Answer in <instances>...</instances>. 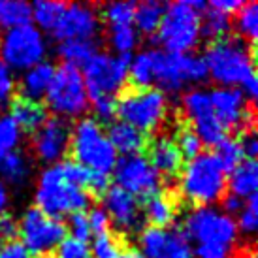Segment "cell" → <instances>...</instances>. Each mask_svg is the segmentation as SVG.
<instances>
[{
	"label": "cell",
	"instance_id": "cell-1",
	"mask_svg": "<svg viewBox=\"0 0 258 258\" xmlns=\"http://www.w3.org/2000/svg\"><path fill=\"white\" fill-rule=\"evenodd\" d=\"M181 232L188 241H196L194 256L230 258L237 239L236 219L215 208H194L183 221Z\"/></svg>",
	"mask_w": 258,
	"mask_h": 258
},
{
	"label": "cell",
	"instance_id": "cell-2",
	"mask_svg": "<svg viewBox=\"0 0 258 258\" xmlns=\"http://www.w3.org/2000/svg\"><path fill=\"white\" fill-rule=\"evenodd\" d=\"M208 78H213L221 87H239L245 79L256 74L254 45L237 36H224L209 43L204 55Z\"/></svg>",
	"mask_w": 258,
	"mask_h": 258
},
{
	"label": "cell",
	"instance_id": "cell-3",
	"mask_svg": "<svg viewBox=\"0 0 258 258\" xmlns=\"http://www.w3.org/2000/svg\"><path fill=\"white\" fill-rule=\"evenodd\" d=\"M181 194L196 208H209L224 196L226 190V172L217 160L215 153L202 151L179 173Z\"/></svg>",
	"mask_w": 258,
	"mask_h": 258
},
{
	"label": "cell",
	"instance_id": "cell-4",
	"mask_svg": "<svg viewBox=\"0 0 258 258\" xmlns=\"http://www.w3.org/2000/svg\"><path fill=\"white\" fill-rule=\"evenodd\" d=\"M91 206V194L68 183L58 164L45 168L36 185V208L47 217L62 221V217L85 213Z\"/></svg>",
	"mask_w": 258,
	"mask_h": 258
},
{
	"label": "cell",
	"instance_id": "cell-5",
	"mask_svg": "<svg viewBox=\"0 0 258 258\" xmlns=\"http://www.w3.org/2000/svg\"><path fill=\"white\" fill-rule=\"evenodd\" d=\"M72 160L91 172L109 175L113 172L119 155L109 144L102 124L94 117H81L70 132Z\"/></svg>",
	"mask_w": 258,
	"mask_h": 258
},
{
	"label": "cell",
	"instance_id": "cell-6",
	"mask_svg": "<svg viewBox=\"0 0 258 258\" xmlns=\"http://www.w3.org/2000/svg\"><path fill=\"white\" fill-rule=\"evenodd\" d=\"M151 72L155 89L162 93H179L190 83H202L208 79V68L204 58L194 53H166L162 49H149Z\"/></svg>",
	"mask_w": 258,
	"mask_h": 258
},
{
	"label": "cell",
	"instance_id": "cell-7",
	"mask_svg": "<svg viewBox=\"0 0 258 258\" xmlns=\"http://www.w3.org/2000/svg\"><path fill=\"white\" fill-rule=\"evenodd\" d=\"M168 113V98L155 87L149 89H126L115 98V117L140 132L157 130Z\"/></svg>",
	"mask_w": 258,
	"mask_h": 258
},
{
	"label": "cell",
	"instance_id": "cell-8",
	"mask_svg": "<svg viewBox=\"0 0 258 258\" xmlns=\"http://www.w3.org/2000/svg\"><path fill=\"white\" fill-rule=\"evenodd\" d=\"M157 42L164 45L166 53H190L200 42V12L190 0L168 4L157 30Z\"/></svg>",
	"mask_w": 258,
	"mask_h": 258
},
{
	"label": "cell",
	"instance_id": "cell-9",
	"mask_svg": "<svg viewBox=\"0 0 258 258\" xmlns=\"http://www.w3.org/2000/svg\"><path fill=\"white\" fill-rule=\"evenodd\" d=\"M47 108L57 117L62 119H76L81 117L89 109V96H87L85 81L81 76V68L62 62L55 66V76L51 87L45 94Z\"/></svg>",
	"mask_w": 258,
	"mask_h": 258
},
{
	"label": "cell",
	"instance_id": "cell-10",
	"mask_svg": "<svg viewBox=\"0 0 258 258\" xmlns=\"http://www.w3.org/2000/svg\"><path fill=\"white\" fill-rule=\"evenodd\" d=\"M45 53L47 42L42 30H38L32 23L6 30L0 40V62L8 70L27 72L29 68L42 62Z\"/></svg>",
	"mask_w": 258,
	"mask_h": 258
},
{
	"label": "cell",
	"instance_id": "cell-11",
	"mask_svg": "<svg viewBox=\"0 0 258 258\" xmlns=\"http://www.w3.org/2000/svg\"><path fill=\"white\" fill-rule=\"evenodd\" d=\"M130 55L96 53L89 62L83 64L81 76L85 81L89 100L96 96H115L122 91L128 81Z\"/></svg>",
	"mask_w": 258,
	"mask_h": 258
},
{
	"label": "cell",
	"instance_id": "cell-12",
	"mask_svg": "<svg viewBox=\"0 0 258 258\" xmlns=\"http://www.w3.org/2000/svg\"><path fill=\"white\" fill-rule=\"evenodd\" d=\"M68 230L58 219L47 217L38 208H29L19 221V237L25 249L34 258H53Z\"/></svg>",
	"mask_w": 258,
	"mask_h": 258
},
{
	"label": "cell",
	"instance_id": "cell-13",
	"mask_svg": "<svg viewBox=\"0 0 258 258\" xmlns=\"http://www.w3.org/2000/svg\"><path fill=\"white\" fill-rule=\"evenodd\" d=\"M213 113L221 126L226 130L247 134L254 132L256 115H254V104L247 100L243 93L236 87H219L213 93H209Z\"/></svg>",
	"mask_w": 258,
	"mask_h": 258
},
{
	"label": "cell",
	"instance_id": "cell-14",
	"mask_svg": "<svg viewBox=\"0 0 258 258\" xmlns=\"http://www.w3.org/2000/svg\"><path fill=\"white\" fill-rule=\"evenodd\" d=\"M113 173L115 186L132 194L138 202L147 200L160 188V175L155 172V168L149 164V160L144 155H128L117 158Z\"/></svg>",
	"mask_w": 258,
	"mask_h": 258
},
{
	"label": "cell",
	"instance_id": "cell-15",
	"mask_svg": "<svg viewBox=\"0 0 258 258\" xmlns=\"http://www.w3.org/2000/svg\"><path fill=\"white\" fill-rule=\"evenodd\" d=\"M138 243L145 258H194L192 245L181 228L145 226L140 232Z\"/></svg>",
	"mask_w": 258,
	"mask_h": 258
},
{
	"label": "cell",
	"instance_id": "cell-16",
	"mask_svg": "<svg viewBox=\"0 0 258 258\" xmlns=\"http://www.w3.org/2000/svg\"><path fill=\"white\" fill-rule=\"evenodd\" d=\"M70 122L62 117H47V121L34 132L32 151L45 164H57L70 149Z\"/></svg>",
	"mask_w": 258,
	"mask_h": 258
},
{
	"label": "cell",
	"instance_id": "cell-17",
	"mask_svg": "<svg viewBox=\"0 0 258 258\" xmlns=\"http://www.w3.org/2000/svg\"><path fill=\"white\" fill-rule=\"evenodd\" d=\"M100 29V15L93 6L68 4L58 25L51 32L58 43L68 40H96Z\"/></svg>",
	"mask_w": 258,
	"mask_h": 258
},
{
	"label": "cell",
	"instance_id": "cell-18",
	"mask_svg": "<svg viewBox=\"0 0 258 258\" xmlns=\"http://www.w3.org/2000/svg\"><path fill=\"white\" fill-rule=\"evenodd\" d=\"M102 196H104V209L111 219V224H115L121 232L136 230L142 224L140 202L132 194L124 192L119 186L109 185V188Z\"/></svg>",
	"mask_w": 258,
	"mask_h": 258
},
{
	"label": "cell",
	"instance_id": "cell-19",
	"mask_svg": "<svg viewBox=\"0 0 258 258\" xmlns=\"http://www.w3.org/2000/svg\"><path fill=\"white\" fill-rule=\"evenodd\" d=\"M147 160L149 164L155 168V172L166 177H173V175H179L181 168H183V157L177 151L173 140L164 136L155 138L151 144H147Z\"/></svg>",
	"mask_w": 258,
	"mask_h": 258
},
{
	"label": "cell",
	"instance_id": "cell-20",
	"mask_svg": "<svg viewBox=\"0 0 258 258\" xmlns=\"http://www.w3.org/2000/svg\"><path fill=\"white\" fill-rule=\"evenodd\" d=\"M108 136L109 144L115 149V153L122 157L128 155H142V151L147 147V136L144 132H140L138 128L130 126L122 121H111L108 124Z\"/></svg>",
	"mask_w": 258,
	"mask_h": 258
},
{
	"label": "cell",
	"instance_id": "cell-21",
	"mask_svg": "<svg viewBox=\"0 0 258 258\" xmlns=\"http://www.w3.org/2000/svg\"><path fill=\"white\" fill-rule=\"evenodd\" d=\"M10 119L17 124V128L21 132L34 134L47 121V109L42 102L27 100L23 96H17L10 102Z\"/></svg>",
	"mask_w": 258,
	"mask_h": 258
},
{
	"label": "cell",
	"instance_id": "cell-22",
	"mask_svg": "<svg viewBox=\"0 0 258 258\" xmlns=\"http://www.w3.org/2000/svg\"><path fill=\"white\" fill-rule=\"evenodd\" d=\"M55 76V64L42 60L40 64L29 68L27 72H23L21 78V96L27 100L40 102V98H45V94L49 91L51 81Z\"/></svg>",
	"mask_w": 258,
	"mask_h": 258
},
{
	"label": "cell",
	"instance_id": "cell-23",
	"mask_svg": "<svg viewBox=\"0 0 258 258\" xmlns=\"http://www.w3.org/2000/svg\"><path fill=\"white\" fill-rule=\"evenodd\" d=\"M142 215L147 219L149 226L155 228H168L177 215V204L172 194L157 192L144 200V211Z\"/></svg>",
	"mask_w": 258,
	"mask_h": 258
},
{
	"label": "cell",
	"instance_id": "cell-24",
	"mask_svg": "<svg viewBox=\"0 0 258 258\" xmlns=\"http://www.w3.org/2000/svg\"><path fill=\"white\" fill-rule=\"evenodd\" d=\"M226 185L230 188V194H236L241 200L256 194L258 188V164L256 160H247L245 158L241 164H237L228 173Z\"/></svg>",
	"mask_w": 258,
	"mask_h": 258
},
{
	"label": "cell",
	"instance_id": "cell-25",
	"mask_svg": "<svg viewBox=\"0 0 258 258\" xmlns=\"http://www.w3.org/2000/svg\"><path fill=\"white\" fill-rule=\"evenodd\" d=\"M30 177V162L19 151L0 155V181L4 185L23 186Z\"/></svg>",
	"mask_w": 258,
	"mask_h": 258
},
{
	"label": "cell",
	"instance_id": "cell-26",
	"mask_svg": "<svg viewBox=\"0 0 258 258\" xmlns=\"http://www.w3.org/2000/svg\"><path fill=\"white\" fill-rule=\"evenodd\" d=\"M58 57L62 62L72 66H83L98 53V42L96 40H68L60 42L57 47Z\"/></svg>",
	"mask_w": 258,
	"mask_h": 258
},
{
	"label": "cell",
	"instance_id": "cell-27",
	"mask_svg": "<svg viewBox=\"0 0 258 258\" xmlns=\"http://www.w3.org/2000/svg\"><path fill=\"white\" fill-rule=\"evenodd\" d=\"M181 106L185 109L186 119L190 124H196L200 121H206L209 117H213V106H211V98H209L208 91L202 89H190L183 94L181 98Z\"/></svg>",
	"mask_w": 258,
	"mask_h": 258
},
{
	"label": "cell",
	"instance_id": "cell-28",
	"mask_svg": "<svg viewBox=\"0 0 258 258\" xmlns=\"http://www.w3.org/2000/svg\"><path fill=\"white\" fill-rule=\"evenodd\" d=\"M166 6L158 0H145L142 4H136L134 10V19L132 23L138 27V30L142 34H157L160 21H162V15H164Z\"/></svg>",
	"mask_w": 258,
	"mask_h": 258
},
{
	"label": "cell",
	"instance_id": "cell-29",
	"mask_svg": "<svg viewBox=\"0 0 258 258\" xmlns=\"http://www.w3.org/2000/svg\"><path fill=\"white\" fill-rule=\"evenodd\" d=\"M32 23V6L25 0H0V29H17Z\"/></svg>",
	"mask_w": 258,
	"mask_h": 258
},
{
	"label": "cell",
	"instance_id": "cell-30",
	"mask_svg": "<svg viewBox=\"0 0 258 258\" xmlns=\"http://www.w3.org/2000/svg\"><path fill=\"white\" fill-rule=\"evenodd\" d=\"M32 6V21L38 30H47L53 32L55 27L58 25L60 17L64 14V10L68 4L58 2V0H38Z\"/></svg>",
	"mask_w": 258,
	"mask_h": 258
},
{
	"label": "cell",
	"instance_id": "cell-31",
	"mask_svg": "<svg viewBox=\"0 0 258 258\" xmlns=\"http://www.w3.org/2000/svg\"><path fill=\"white\" fill-rule=\"evenodd\" d=\"M230 29H232V19L228 15L213 10L209 4L200 14V38L204 36L211 42H215V40L228 36Z\"/></svg>",
	"mask_w": 258,
	"mask_h": 258
},
{
	"label": "cell",
	"instance_id": "cell-32",
	"mask_svg": "<svg viewBox=\"0 0 258 258\" xmlns=\"http://www.w3.org/2000/svg\"><path fill=\"white\" fill-rule=\"evenodd\" d=\"M236 30L237 38L254 45L258 36V4L256 2H245L241 10L236 14Z\"/></svg>",
	"mask_w": 258,
	"mask_h": 258
},
{
	"label": "cell",
	"instance_id": "cell-33",
	"mask_svg": "<svg viewBox=\"0 0 258 258\" xmlns=\"http://www.w3.org/2000/svg\"><path fill=\"white\" fill-rule=\"evenodd\" d=\"M215 157H217V160L221 162L222 170L226 172V175H228L237 164H241L245 160L239 140H237V138H228V136L217 145Z\"/></svg>",
	"mask_w": 258,
	"mask_h": 258
},
{
	"label": "cell",
	"instance_id": "cell-34",
	"mask_svg": "<svg viewBox=\"0 0 258 258\" xmlns=\"http://www.w3.org/2000/svg\"><path fill=\"white\" fill-rule=\"evenodd\" d=\"M138 32L132 25H121V27H109V43L117 51V55H130L138 47Z\"/></svg>",
	"mask_w": 258,
	"mask_h": 258
},
{
	"label": "cell",
	"instance_id": "cell-35",
	"mask_svg": "<svg viewBox=\"0 0 258 258\" xmlns=\"http://www.w3.org/2000/svg\"><path fill=\"white\" fill-rule=\"evenodd\" d=\"M57 164H58V168H60L62 177H64L68 183H72V185L83 188L85 192H89L91 183H93V177L96 172L87 170L85 166L78 164V162H74V160H60Z\"/></svg>",
	"mask_w": 258,
	"mask_h": 258
},
{
	"label": "cell",
	"instance_id": "cell-36",
	"mask_svg": "<svg viewBox=\"0 0 258 258\" xmlns=\"http://www.w3.org/2000/svg\"><path fill=\"white\" fill-rule=\"evenodd\" d=\"M122 251H124V243L121 241V237L111 232L96 236L91 247L93 258H121Z\"/></svg>",
	"mask_w": 258,
	"mask_h": 258
},
{
	"label": "cell",
	"instance_id": "cell-37",
	"mask_svg": "<svg viewBox=\"0 0 258 258\" xmlns=\"http://www.w3.org/2000/svg\"><path fill=\"white\" fill-rule=\"evenodd\" d=\"M134 2H111L108 6H104V19L109 23V27H121V25H132L134 19Z\"/></svg>",
	"mask_w": 258,
	"mask_h": 258
},
{
	"label": "cell",
	"instance_id": "cell-38",
	"mask_svg": "<svg viewBox=\"0 0 258 258\" xmlns=\"http://www.w3.org/2000/svg\"><path fill=\"white\" fill-rule=\"evenodd\" d=\"M237 232H243L247 236H252L258 228V194H252L245 198V206L236 221Z\"/></svg>",
	"mask_w": 258,
	"mask_h": 258
},
{
	"label": "cell",
	"instance_id": "cell-39",
	"mask_svg": "<svg viewBox=\"0 0 258 258\" xmlns=\"http://www.w3.org/2000/svg\"><path fill=\"white\" fill-rule=\"evenodd\" d=\"M173 144H175L177 151H179L181 157L185 158V160L196 158L202 153V149H204V144L200 142V138L196 136L192 132V128H188V126H186V128H181L179 132H177Z\"/></svg>",
	"mask_w": 258,
	"mask_h": 258
},
{
	"label": "cell",
	"instance_id": "cell-40",
	"mask_svg": "<svg viewBox=\"0 0 258 258\" xmlns=\"http://www.w3.org/2000/svg\"><path fill=\"white\" fill-rule=\"evenodd\" d=\"M19 144H21V130L10 119V115H0V155L15 151Z\"/></svg>",
	"mask_w": 258,
	"mask_h": 258
},
{
	"label": "cell",
	"instance_id": "cell-41",
	"mask_svg": "<svg viewBox=\"0 0 258 258\" xmlns=\"http://www.w3.org/2000/svg\"><path fill=\"white\" fill-rule=\"evenodd\" d=\"M53 258H93L91 247L85 241H79L74 237H64L62 243L53 252Z\"/></svg>",
	"mask_w": 258,
	"mask_h": 258
},
{
	"label": "cell",
	"instance_id": "cell-42",
	"mask_svg": "<svg viewBox=\"0 0 258 258\" xmlns=\"http://www.w3.org/2000/svg\"><path fill=\"white\" fill-rule=\"evenodd\" d=\"M94 111V119L100 122H111L115 119V96H96L89 100Z\"/></svg>",
	"mask_w": 258,
	"mask_h": 258
},
{
	"label": "cell",
	"instance_id": "cell-43",
	"mask_svg": "<svg viewBox=\"0 0 258 258\" xmlns=\"http://www.w3.org/2000/svg\"><path fill=\"white\" fill-rule=\"evenodd\" d=\"M66 230H70V234L74 239H79V241H89L93 232H91V226H89V221H87V213H74V215L68 217V224H66Z\"/></svg>",
	"mask_w": 258,
	"mask_h": 258
},
{
	"label": "cell",
	"instance_id": "cell-44",
	"mask_svg": "<svg viewBox=\"0 0 258 258\" xmlns=\"http://www.w3.org/2000/svg\"><path fill=\"white\" fill-rule=\"evenodd\" d=\"M87 221H89V226H91V232L94 236H102V234H108L111 230V219L106 213L104 208H93L87 215Z\"/></svg>",
	"mask_w": 258,
	"mask_h": 258
},
{
	"label": "cell",
	"instance_id": "cell-45",
	"mask_svg": "<svg viewBox=\"0 0 258 258\" xmlns=\"http://www.w3.org/2000/svg\"><path fill=\"white\" fill-rule=\"evenodd\" d=\"M15 93V79L12 70H8L6 66L0 62V108H4L6 104L14 100Z\"/></svg>",
	"mask_w": 258,
	"mask_h": 258
},
{
	"label": "cell",
	"instance_id": "cell-46",
	"mask_svg": "<svg viewBox=\"0 0 258 258\" xmlns=\"http://www.w3.org/2000/svg\"><path fill=\"white\" fill-rule=\"evenodd\" d=\"M19 237V222L12 215H0V243L4 241H14Z\"/></svg>",
	"mask_w": 258,
	"mask_h": 258
},
{
	"label": "cell",
	"instance_id": "cell-47",
	"mask_svg": "<svg viewBox=\"0 0 258 258\" xmlns=\"http://www.w3.org/2000/svg\"><path fill=\"white\" fill-rule=\"evenodd\" d=\"M0 258H34L21 241H4L0 243Z\"/></svg>",
	"mask_w": 258,
	"mask_h": 258
},
{
	"label": "cell",
	"instance_id": "cell-48",
	"mask_svg": "<svg viewBox=\"0 0 258 258\" xmlns=\"http://www.w3.org/2000/svg\"><path fill=\"white\" fill-rule=\"evenodd\" d=\"M221 204H222V213H226L228 217H232V215H239V213H241V209H243V206H245V200H241L236 194L224 192V196L221 198Z\"/></svg>",
	"mask_w": 258,
	"mask_h": 258
},
{
	"label": "cell",
	"instance_id": "cell-49",
	"mask_svg": "<svg viewBox=\"0 0 258 258\" xmlns=\"http://www.w3.org/2000/svg\"><path fill=\"white\" fill-rule=\"evenodd\" d=\"M239 144H241V151H243V157L247 160H254L258 155V140H256V134L254 132H247L241 136L239 140Z\"/></svg>",
	"mask_w": 258,
	"mask_h": 258
},
{
	"label": "cell",
	"instance_id": "cell-50",
	"mask_svg": "<svg viewBox=\"0 0 258 258\" xmlns=\"http://www.w3.org/2000/svg\"><path fill=\"white\" fill-rule=\"evenodd\" d=\"M243 4L245 2H241V0H213L209 6L213 8V10H217V12H221V14L232 17V15H236L241 10Z\"/></svg>",
	"mask_w": 258,
	"mask_h": 258
},
{
	"label": "cell",
	"instance_id": "cell-51",
	"mask_svg": "<svg viewBox=\"0 0 258 258\" xmlns=\"http://www.w3.org/2000/svg\"><path fill=\"white\" fill-rule=\"evenodd\" d=\"M8 206H10V190H8V186L0 181V215L6 213Z\"/></svg>",
	"mask_w": 258,
	"mask_h": 258
},
{
	"label": "cell",
	"instance_id": "cell-52",
	"mask_svg": "<svg viewBox=\"0 0 258 258\" xmlns=\"http://www.w3.org/2000/svg\"><path fill=\"white\" fill-rule=\"evenodd\" d=\"M121 258H145L138 249H124L121 254Z\"/></svg>",
	"mask_w": 258,
	"mask_h": 258
},
{
	"label": "cell",
	"instance_id": "cell-53",
	"mask_svg": "<svg viewBox=\"0 0 258 258\" xmlns=\"http://www.w3.org/2000/svg\"><path fill=\"white\" fill-rule=\"evenodd\" d=\"M237 258H256V252L252 251V249H243Z\"/></svg>",
	"mask_w": 258,
	"mask_h": 258
}]
</instances>
